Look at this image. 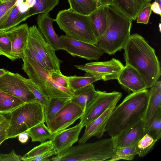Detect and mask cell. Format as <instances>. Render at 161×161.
I'll return each mask as SVG.
<instances>
[{"mask_svg":"<svg viewBox=\"0 0 161 161\" xmlns=\"http://www.w3.org/2000/svg\"><path fill=\"white\" fill-rule=\"evenodd\" d=\"M125 65H129L139 73L147 88L151 87L161 75L160 63L154 49L142 36L130 35L123 48Z\"/></svg>","mask_w":161,"mask_h":161,"instance_id":"1","label":"cell"},{"mask_svg":"<svg viewBox=\"0 0 161 161\" xmlns=\"http://www.w3.org/2000/svg\"><path fill=\"white\" fill-rule=\"evenodd\" d=\"M147 89L132 92L113 109L108 120L106 131L114 137L143 119L149 98Z\"/></svg>","mask_w":161,"mask_h":161,"instance_id":"2","label":"cell"},{"mask_svg":"<svg viewBox=\"0 0 161 161\" xmlns=\"http://www.w3.org/2000/svg\"><path fill=\"white\" fill-rule=\"evenodd\" d=\"M108 24L105 33L96 45L112 55L123 49L130 36L132 20L109 6H106Z\"/></svg>","mask_w":161,"mask_h":161,"instance_id":"3","label":"cell"},{"mask_svg":"<svg viewBox=\"0 0 161 161\" xmlns=\"http://www.w3.org/2000/svg\"><path fill=\"white\" fill-rule=\"evenodd\" d=\"M115 149L113 137L93 142L79 144L65 150L50 160L55 161H107L112 158Z\"/></svg>","mask_w":161,"mask_h":161,"instance_id":"4","label":"cell"},{"mask_svg":"<svg viewBox=\"0 0 161 161\" xmlns=\"http://www.w3.org/2000/svg\"><path fill=\"white\" fill-rule=\"evenodd\" d=\"M55 21L59 28L70 37L97 44V40L93 33L89 15L78 14L69 8L59 11Z\"/></svg>","mask_w":161,"mask_h":161,"instance_id":"5","label":"cell"},{"mask_svg":"<svg viewBox=\"0 0 161 161\" xmlns=\"http://www.w3.org/2000/svg\"><path fill=\"white\" fill-rule=\"evenodd\" d=\"M7 139L18 135L42 122H45L44 107L36 102L25 103L9 113Z\"/></svg>","mask_w":161,"mask_h":161,"instance_id":"6","label":"cell"},{"mask_svg":"<svg viewBox=\"0 0 161 161\" xmlns=\"http://www.w3.org/2000/svg\"><path fill=\"white\" fill-rule=\"evenodd\" d=\"M22 59V69L48 98L68 97L73 95L74 92L72 91L62 87L53 80L50 71L41 67L26 56L24 55Z\"/></svg>","mask_w":161,"mask_h":161,"instance_id":"7","label":"cell"},{"mask_svg":"<svg viewBox=\"0 0 161 161\" xmlns=\"http://www.w3.org/2000/svg\"><path fill=\"white\" fill-rule=\"evenodd\" d=\"M28 41L43 58L51 71L61 72L60 65L62 61L57 57L56 50L46 41L36 25L29 27Z\"/></svg>","mask_w":161,"mask_h":161,"instance_id":"8","label":"cell"},{"mask_svg":"<svg viewBox=\"0 0 161 161\" xmlns=\"http://www.w3.org/2000/svg\"><path fill=\"white\" fill-rule=\"evenodd\" d=\"M97 93L87 105L84 114L80 118L84 126L89 124L104 112L114 102L121 98V92L114 91L97 90Z\"/></svg>","mask_w":161,"mask_h":161,"instance_id":"9","label":"cell"},{"mask_svg":"<svg viewBox=\"0 0 161 161\" xmlns=\"http://www.w3.org/2000/svg\"><path fill=\"white\" fill-rule=\"evenodd\" d=\"M23 78L18 73L7 70L0 77V90L19 98L25 103L38 102L25 84Z\"/></svg>","mask_w":161,"mask_h":161,"instance_id":"10","label":"cell"},{"mask_svg":"<svg viewBox=\"0 0 161 161\" xmlns=\"http://www.w3.org/2000/svg\"><path fill=\"white\" fill-rule=\"evenodd\" d=\"M75 66L87 75L99 76L102 80L107 81L117 80L124 66L119 60L113 58L108 61L92 62Z\"/></svg>","mask_w":161,"mask_h":161,"instance_id":"11","label":"cell"},{"mask_svg":"<svg viewBox=\"0 0 161 161\" xmlns=\"http://www.w3.org/2000/svg\"><path fill=\"white\" fill-rule=\"evenodd\" d=\"M59 37L64 50L73 56H77L88 60H97L104 52L96 45L74 39L67 35Z\"/></svg>","mask_w":161,"mask_h":161,"instance_id":"12","label":"cell"},{"mask_svg":"<svg viewBox=\"0 0 161 161\" xmlns=\"http://www.w3.org/2000/svg\"><path fill=\"white\" fill-rule=\"evenodd\" d=\"M84 113L79 106L71 102L46 124L50 131L54 134L67 129L80 118Z\"/></svg>","mask_w":161,"mask_h":161,"instance_id":"13","label":"cell"},{"mask_svg":"<svg viewBox=\"0 0 161 161\" xmlns=\"http://www.w3.org/2000/svg\"><path fill=\"white\" fill-rule=\"evenodd\" d=\"M11 45V55L15 60L22 59L26 47L29 32L27 23H24L12 28L5 31Z\"/></svg>","mask_w":161,"mask_h":161,"instance_id":"14","label":"cell"},{"mask_svg":"<svg viewBox=\"0 0 161 161\" xmlns=\"http://www.w3.org/2000/svg\"><path fill=\"white\" fill-rule=\"evenodd\" d=\"M150 88L147 108L142 119L143 136L147 134L153 120L161 115V80H157Z\"/></svg>","mask_w":161,"mask_h":161,"instance_id":"15","label":"cell"},{"mask_svg":"<svg viewBox=\"0 0 161 161\" xmlns=\"http://www.w3.org/2000/svg\"><path fill=\"white\" fill-rule=\"evenodd\" d=\"M84 127L80 122L72 127L54 134L51 140L56 155L71 147L78 141L80 133Z\"/></svg>","mask_w":161,"mask_h":161,"instance_id":"16","label":"cell"},{"mask_svg":"<svg viewBox=\"0 0 161 161\" xmlns=\"http://www.w3.org/2000/svg\"><path fill=\"white\" fill-rule=\"evenodd\" d=\"M119 100L115 101L102 114L85 126L84 133L78 141L79 144L86 142L93 136L99 139L101 138L106 131V126L110 115Z\"/></svg>","mask_w":161,"mask_h":161,"instance_id":"17","label":"cell"},{"mask_svg":"<svg viewBox=\"0 0 161 161\" xmlns=\"http://www.w3.org/2000/svg\"><path fill=\"white\" fill-rule=\"evenodd\" d=\"M117 80L121 86L129 92H136L147 89L139 73L129 65L124 66Z\"/></svg>","mask_w":161,"mask_h":161,"instance_id":"18","label":"cell"},{"mask_svg":"<svg viewBox=\"0 0 161 161\" xmlns=\"http://www.w3.org/2000/svg\"><path fill=\"white\" fill-rule=\"evenodd\" d=\"M38 29L46 41L56 51L64 50L63 44L53 28L55 19L51 18L49 13L40 14L36 19Z\"/></svg>","mask_w":161,"mask_h":161,"instance_id":"19","label":"cell"},{"mask_svg":"<svg viewBox=\"0 0 161 161\" xmlns=\"http://www.w3.org/2000/svg\"><path fill=\"white\" fill-rule=\"evenodd\" d=\"M143 136L142 119L113 137L115 148L135 146Z\"/></svg>","mask_w":161,"mask_h":161,"instance_id":"20","label":"cell"},{"mask_svg":"<svg viewBox=\"0 0 161 161\" xmlns=\"http://www.w3.org/2000/svg\"><path fill=\"white\" fill-rule=\"evenodd\" d=\"M152 0H112L109 6L125 17L135 20L145 6Z\"/></svg>","mask_w":161,"mask_h":161,"instance_id":"21","label":"cell"},{"mask_svg":"<svg viewBox=\"0 0 161 161\" xmlns=\"http://www.w3.org/2000/svg\"><path fill=\"white\" fill-rule=\"evenodd\" d=\"M93 33L98 39L105 32L108 24L106 6H100L89 15Z\"/></svg>","mask_w":161,"mask_h":161,"instance_id":"22","label":"cell"},{"mask_svg":"<svg viewBox=\"0 0 161 161\" xmlns=\"http://www.w3.org/2000/svg\"><path fill=\"white\" fill-rule=\"evenodd\" d=\"M97 92L94 85L90 84L75 91L71 97V102L78 105L84 111L87 105Z\"/></svg>","mask_w":161,"mask_h":161,"instance_id":"23","label":"cell"},{"mask_svg":"<svg viewBox=\"0 0 161 161\" xmlns=\"http://www.w3.org/2000/svg\"><path fill=\"white\" fill-rule=\"evenodd\" d=\"M70 102L71 97L49 98L44 107L45 122L46 123L52 119L64 107Z\"/></svg>","mask_w":161,"mask_h":161,"instance_id":"24","label":"cell"},{"mask_svg":"<svg viewBox=\"0 0 161 161\" xmlns=\"http://www.w3.org/2000/svg\"><path fill=\"white\" fill-rule=\"evenodd\" d=\"M25 103L19 98L0 90V114H8Z\"/></svg>","mask_w":161,"mask_h":161,"instance_id":"25","label":"cell"},{"mask_svg":"<svg viewBox=\"0 0 161 161\" xmlns=\"http://www.w3.org/2000/svg\"><path fill=\"white\" fill-rule=\"evenodd\" d=\"M25 132L31 138L32 142L42 143L47 140L52 139L54 134L52 133L44 122L40 123L29 129Z\"/></svg>","mask_w":161,"mask_h":161,"instance_id":"26","label":"cell"},{"mask_svg":"<svg viewBox=\"0 0 161 161\" xmlns=\"http://www.w3.org/2000/svg\"><path fill=\"white\" fill-rule=\"evenodd\" d=\"M70 89L73 92L76 90L92 84L102 78L99 76H94L86 74L84 76H78L76 75L67 76Z\"/></svg>","mask_w":161,"mask_h":161,"instance_id":"27","label":"cell"},{"mask_svg":"<svg viewBox=\"0 0 161 161\" xmlns=\"http://www.w3.org/2000/svg\"><path fill=\"white\" fill-rule=\"evenodd\" d=\"M26 15V14L21 13L18 9V5L15 3L4 23L0 28V31L5 32L19 25L27 19Z\"/></svg>","mask_w":161,"mask_h":161,"instance_id":"28","label":"cell"},{"mask_svg":"<svg viewBox=\"0 0 161 161\" xmlns=\"http://www.w3.org/2000/svg\"><path fill=\"white\" fill-rule=\"evenodd\" d=\"M70 8L78 14L88 15L97 8L95 0H68Z\"/></svg>","mask_w":161,"mask_h":161,"instance_id":"29","label":"cell"},{"mask_svg":"<svg viewBox=\"0 0 161 161\" xmlns=\"http://www.w3.org/2000/svg\"><path fill=\"white\" fill-rule=\"evenodd\" d=\"M59 1V0H36L35 4L27 12V19L36 14L49 13L58 4Z\"/></svg>","mask_w":161,"mask_h":161,"instance_id":"30","label":"cell"},{"mask_svg":"<svg viewBox=\"0 0 161 161\" xmlns=\"http://www.w3.org/2000/svg\"><path fill=\"white\" fill-rule=\"evenodd\" d=\"M156 142L148 134L144 135L135 146L137 155L140 157H144L153 148Z\"/></svg>","mask_w":161,"mask_h":161,"instance_id":"31","label":"cell"},{"mask_svg":"<svg viewBox=\"0 0 161 161\" xmlns=\"http://www.w3.org/2000/svg\"><path fill=\"white\" fill-rule=\"evenodd\" d=\"M136 155L137 153L135 146L115 148L113 156L107 161H114L122 159L132 160Z\"/></svg>","mask_w":161,"mask_h":161,"instance_id":"32","label":"cell"},{"mask_svg":"<svg viewBox=\"0 0 161 161\" xmlns=\"http://www.w3.org/2000/svg\"><path fill=\"white\" fill-rule=\"evenodd\" d=\"M53 149V146L51 140L44 142L31 150L21 158V160L33 157L42 154Z\"/></svg>","mask_w":161,"mask_h":161,"instance_id":"33","label":"cell"},{"mask_svg":"<svg viewBox=\"0 0 161 161\" xmlns=\"http://www.w3.org/2000/svg\"><path fill=\"white\" fill-rule=\"evenodd\" d=\"M11 52V45L9 37L6 32L0 31V55L5 56L13 61Z\"/></svg>","mask_w":161,"mask_h":161,"instance_id":"34","label":"cell"},{"mask_svg":"<svg viewBox=\"0 0 161 161\" xmlns=\"http://www.w3.org/2000/svg\"><path fill=\"white\" fill-rule=\"evenodd\" d=\"M23 79L25 84L34 95L38 102L42 104L44 107L49 98L46 96L39 88L29 79L24 77Z\"/></svg>","mask_w":161,"mask_h":161,"instance_id":"35","label":"cell"},{"mask_svg":"<svg viewBox=\"0 0 161 161\" xmlns=\"http://www.w3.org/2000/svg\"><path fill=\"white\" fill-rule=\"evenodd\" d=\"M24 55L31 58L40 66L45 69L49 71H52L47 66L43 58L32 47L28 41L24 52Z\"/></svg>","mask_w":161,"mask_h":161,"instance_id":"36","label":"cell"},{"mask_svg":"<svg viewBox=\"0 0 161 161\" xmlns=\"http://www.w3.org/2000/svg\"><path fill=\"white\" fill-rule=\"evenodd\" d=\"M157 142L161 137V115L153 120L147 133Z\"/></svg>","mask_w":161,"mask_h":161,"instance_id":"37","label":"cell"},{"mask_svg":"<svg viewBox=\"0 0 161 161\" xmlns=\"http://www.w3.org/2000/svg\"><path fill=\"white\" fill-rule=\"evenodd\" d=\"M16 0H0V28L4 23Z\"/></svg>","mask_w":161,"mask_h":161,"instance_id":"38","label":"cell"},{"mask_svg":"<svg viewBox=\"0 0 161 161\" xmlns=\"http://www.w3.org/2000/svg\"><path fill=\"white\" fill-rule=\"evenodd\" d=\"M50 74L53 80L59 85L64 88L70 90L67 76L63 75L61 72H57L53 71H50Z\"/></svg>","mask_w":161,"mask_h":161,"instance_id":"39","label":"cell"},{"mask_svg":"<svg viewBox=\"0 0 161 161\" xmlns=\"http://www.w3.org/2000/svg\"><path fill=\"white\" fill-rule=\"evenodd\" d=\"M151 5L150 3H148L140 13L137 18V23L145 24L148 23L152 11Z\"/></svg>","mask_w":161,"mask_h":161,"instance_id":"40","label":"cell"},{"mask_svg":"<svg viewBox=\"0 0 161 161\" xmlns=\"http://www.w3.org/2000/svg\"><path fill=\"white\" fill-rule=\"evenodd\" d=\"M9 119L5 117L0 122V145L7 139Z\"/></svg>","mask_w":161,"mask_h":161,"instance_id":"41","label":"cell"},{"mask_svg":"<svg viewBox=\"0 0 161 161\" xmlns=\"http://www.w3.org/2000/svg\"><path fill=\"white\" fill-rule=\"evenodd\" d=\"M56 155L55 152L53 149L43 154L28 158L25 159L24 161H49L50 159L49 158L51 157Z\"/></svg>","mask_w":161,"mask_h":161,"instance_id":"42","label":"cell"},{"mask_svg":"<svg viewBox=\"0 0 161 161\" xmlns=\"http://www.w3.org/2000/svg\"><path fill=\"white\" fill-rule=\"evenodd\" d=\"M22 156L17 154L14 150L9 153H0V161H20Z\"/></svg>","mask_w":161,"mask_h":161,"instance_id":"43","label":"cell"},{"mask_svg":"<svg viewBox=\"0 0 161 161\" xmlns=\"http://www.w3.org/2000/svg\"><path fill=\"white\" fill-rule=\"evenodd\" d=\"M158 3L156 1L153 2L151 5V9L153 12L157 14L161 15V8Z\"/></svg>","mask_w":161,"mask_h":161,"instance_id":"44","label":"cell"},{"mask_svg":"<svg viewBox=\"0 0 161 161\" xmlns=\"http://www.w3.org/2000/svg\"><path fill=\"white\" fill-rule=\"evenodd\" d=\"M18 136L19 140L23 143H25L27 142L29 136L28 134L25 132L19 134Z\"/></svg>","mask_w":161,"mask_h":161,"instance_id":"45","label":"cell"},{"mask_svg":"<svg viewBox=\"0 0 161 161\" xmlns=\"http://www.w3.org/2000/svg\"><path fill=\"white\" fill-rule=\"evenodd\" d=\"M112 0H99L100 6H107L111 5Z\"/></svg>","mask_w":161,"mask_h":161,"instance_id":"46","label":"cell"},{"mask_svg":"<svg viewBox=\"0 0 161 161\" xmlns=\"http://www.w3.org/2000/svg\"><path fill=\"white\" fill-rule=\"evenodd\" d=\"M25 2L30 8H32L35 4L36 0H25Z\"/></svg>","mask_w":161,"mask_h":161,"instance_id":"47","label":"cell"},{"mask_svg":"<svg viewBox=\"0 0 161 161\" xmlns=\"http://www.w3.org/2000/svg\"><path fill=\"white\" fill-rule=\"evenodd\" d=\"M7 71V70L3 69H0V77L5 74Z\"/></svg>","mask_w":161,"mask_h":161,"instance_id":"48","label":"cell"},{"mask_svg":"<svg viewBox=\"0 0 161 161\" xmlns=\"http://www.w3.org/2000/svg\"><path fill=\"white\" fill-rule=\"evenodd\" d=\"M6 117L2 115V114H0V122L2 121Z\"/></svg>","mask_w":161,"mask_h":161,"instance_id":"49","label":"cell"},{"mask_svg":"<svg viewBox=\"0 0 161 161\" xmlns=\"http://www.w3.org/2000/svg\"><path fill=\"white\" fill-rule=\"evenodd\" d=\"M155 1L157 2L160 7H161V0H155Z\"/></svg>","mask_w":161,"mask_h":161,"instance_id":"50","label":"cell"},{"mask_svg":"<svg viewBox=\"0 0 161 161\" xmlns=\"http://www.w3.org/2000/svg\"><path fill=\"white\" fill-rule=\"evenodd\" d=\"M159 29H160V31H161V24L160 23H159Z\"/></svg>","mask_w":161,"mask_h":161,"instance_id":"51","label":"cell"},{"mask_svg":"<svg viewBox=\"0 0 161 161\" xmlns=\"http://www.w3.org/2000/svg\"><path fill=\"white\" fill-rule=\"evenodd\" d=\"M1 2H4L8 0H0Z\"/></svg>","mask_w":161,"mask_h":161,"instance_id":"52","label":"cell"},{"mask_svg":"<svg viewBox=\"0 0 161 161\" xmlns=\"http://www.w3.org/2000/svg\"><path fill=\"white\" fill-rule=\"evenodd\" d=\"M95 0L96 1V0Z\"/></svg>","mask_w":161,"mask_h":161,"instance_id":"53","label":"cell"}]
</instances>
